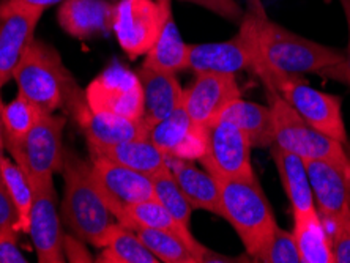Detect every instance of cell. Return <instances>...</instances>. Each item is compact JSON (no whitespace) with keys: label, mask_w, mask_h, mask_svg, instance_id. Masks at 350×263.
<instances>
[{"label":"cell","mask_w":350,"mask_h":263,"mask_svg":"<svg viewBox=\"0 0 350 263\" xmlns=\"http://www.w3.org/2000/svg\"><path fill=\"white\" fill-rule=\"evenodd\" d=\"M60 174L65 182L62 200V219L65 225L84 243L105 247L109 230L117 224V219L96 186L90 161L65 147Z\"/></svg>","instance_id":"1"},{"label":"cell","mask_w":350,"mask_h":263,"mask_svg":"<svg viewBox=\"0 0 350 263\" xmlns=\"http://www.w3.org/2000/svg\"><path fill=\"white\" fill-rule=\"evenodd\" d=\"M13 79L19 94L38 106L43 113L65 111L70 115L87 101L85 92L65 66L59 51L41 40L30 43Z\"/></svg>","instance_id":"2"},{"label":"cell","mask_w":350,"mask_h":263,"mask_svg":"<svg viewBox=\"0 0 350 263\" xmlns=\"http://www.w3.org/2000/svg\"><path fill=\"white\" fill-rule=\"evenodd\" d=\"M342 59V51L293 33L264 14L257 35V59L251 71L282 76L321 74Z\"/></svg>","instance_id":"3"},{"label":"cell","mask_w":350,"mask_h":263,"mask_svg":"<svg viewBox=\"0 0 350 263\" xmlns=\"http://www.w3.org/2000/svg\"><path fill=\"white\" fill-rule=\"evenodd\" d=\"M219 188L221 218L234 227L254 259L278 227L269 199L256 177L219 180Z\"/></svg>","instance_id":"4"},{"label":"cell","mask_w":350,"mask_h":263,"mask_svg":"<svg viewBox=\"0 0 350 263\" xmlns=\"http://www.w3.org/2000/svg\"><path fill=\"white\" fill-rule=\"evenodd\" d=\"M265 92L275 131L273 146L295 153L303 159L334 164L350 178V159L344 150V143L311 128L271 87L265 85Z\"/></svg>","instance_id":"5"},{"label":"cell","mask_w":350,"mask_h":263,"mask_svg":"<svg viewBox=\"0 0 350 263\" xmlns=\"http://www.w3.org/2000/svg\"><path fill=\"white\" fill-rule=\"evenodd\" d=\"M265 12L260 0H250V10L243 14L239 33L218 43L188 44V70L200 73L237 74L253 70L257 59L259 23Z\"/></svg>","instance_id":"6"},{"label":"cell","mask_w":350,"mask_h":263,"mask_svg":"<svg viewBox=\"0 0 350 263\" xmlns=\"http://www.w3.org/2000/svg\"><path fill=\"white\" fill-rule=\"evenodd\" d=\"M257 76L260 77L264 85L276 90L282 96V100L298 113V117L314 130L336 139L341 143L347 142L341 100L338 96L314 89L308 85V82L301 81L300 76L273 73H259Z\"/></svg>","instance_id":"7"},{"label":"cell","mask_w":350,"mask_h":263,"mask_svg":"<svg viewBox=\"0 0 350 263\" xmlns=\"http://www.w3.org/2000/svg\"><path fill=\"white\" fill-rule=\"evenodd\" d=\"M65 118L55 113H43L25 136L13 159L27 175L33 191L54 186V175L64 164Z\"/></svg>","instance_id":"8"},{"label":"cell","mask_w":350,"mask_h":263,"mask_svg":"<svg viewBox=\"0 0 350 263\" xmlns=\"http://www.w3.org/2000/svg\"><path fill=\"white\" fill-rule=\"evenodd\" d=\"M169 14L171 0H120L116 5L112 30L130 59L146 55L153 48Z\"/></svg>","instance_id":"9"},{"label":"cell","mask_w":350,"mask_h":263,"mask_svg":"<svg viewBox=\"0 0 350 263\" xmlns=\"http://www.w3.org/2000/svg\"><path fill=\"white\" fill-rule=\"evenodd\" d=\"M85 100L98 113L141 120L144 117V90L141 79L120 64L111 65L87 85Z\"/></svg>","instance_id":"10"},{"label":"cell","mask_w":350,"mask_h":263,"mask_svg":"<svg viewBox=\"0 0 350 263\" xmlns=\"http://www.w3.org/2000/svg\"><path fill=\"white\" fill-rule=\"evenodd\" d=\"M251 142L232 122L218 120L207 128V146L200 156L204 169L218 180L256 177L251 164Z\"/></svg>","instance_id":"11"},{"label":"cell","mask_w":350,"mask_h":263,"mask_svg":"<svg viewBox=\"0 0 350 263\" xmlns=\"http://www.w3.org/2000/svg\"><path fill=\"white\" fill-rule=\"evenodd\" d=\"M90 164L96 186L116 218L133 204L155 199L148 175L96 154H90Z\"/></svg>","instance_id":"12"},{"label":"cell","mask_w":350,"mask_h":263,"mask_svg":"<svg viewBox=\"0 0 350 263\" xmlns=\"http://www.w3.org/2000/svg\"><path fill=\"white\" fill-rule=\"evenodd\" d=\"M43 8L29 5H0V90L13 79L21 60L35 40Z\"/></svg>","instance_id":"13"},{"label":"cell","mask_w":350,"mask_h":263,"mask_svg":"<svg viewBox=\"0 0 350 263\" xmlns=\"http://www.w3.org/2000/svg\"><path fill=\"white\" fill-rule=\"evenodd\" d=\"M239 98L241 92L235 74L200 73L193 85L183 92L182 106L194 123L210 128Z\"/></svg>","instance_id":"14"},{"label":"cell","mask_w":350,"mask_h":263,"mask_svg":"<svg viewBox=\"0 0 350 263\" xmlns=\"http://www.w3.org/2000/svg\"><path fill=\"white\" fill-rule=\"evenodd\" d=\"M40 263L66 262L64 251L65 235L62 232L54 186L33 191L29 232Z\"/></svg>","instance_id":"15"},{"label":"cell","mask_w":350,"mask_h":263,"mask_svg":"<svg viewBox=\"0 0 350 263\" xmlns=\"http://www.w3.org/2000/svg\"><path fill=\"white\" fill-rule=\"evenodd\" d=\"M148 139L167 158L196 161L200 159L207 146V128L191 120L183 106L150 128Z\"/></svg>","instance_id":"16"},{"label":"cell","mask_w":350,"mask_h":263,"mask_svg":"<svg viewBox=\"0 0 350 263\" xmlns=\"http://www.w3.org/2000/svg\"><path fill=\"white\" fill-rule=\"evenodd\" d=\"M314 204L328 229L350 210V178L334 164L305 159Z\"/></svg>","instance_id":"17"},{"label":"cell","mask_w":350,"mask_h":263,"mask_svg":"<svg viewBox=\"0 0 350 263\" xmlns=\"http://www.w3.org/2000/svg\"><path fill=\"white\" fill-rule=\"evenodd\" d=\"M70 117L85 134L89 147H107L135 141V139H144L148 137V133H150V128L147 126L144 118L131 120V118L112 115V113H98L90 109L87 101L76 107Z\"/></svg>","instance_id":"18"},{"label":"cell","mask_w":350,"mask_h":263,"mask_svg":"<svg viewBox=\"0 0 350 263\" xmlns=\"http://www.w3.org/2000/svg\"><path fill=\"white\" fill-rule=\"evenodd\" d=\"M114 12L116 5L106 0H64L57 19L66 33L85 40L109 33L114 27Z\"/></svg>","instance_id":"19"},{"label":"cell","mask_w":350,"mask_h":263,"mask_svg":"<svg viewBox=\"0 0 350 263\" xmlns=\"http://www.w3.org/2000/svg\"><path fill=\"white\" fill-rule=\"evenodd\" d=\"M144 90V122L148 128L171 115L183 105V89L177 76L141 66L137 71Z\"/></svg>","instance_id":"20"},{"label":"cell","mask_w":350,"mask_h":263,"mask_svg":"<svg viewBox=\"0 0 350 263\" xmlns=\"http://www.w3.org/2000/svg\"><path fill=\"white\" fill-rule=\"evenodd\" d=\"M169 169L185 197L194 210H205L221 216L219 180L205 169L196 167L193 161L167 158Z\"/></svg>","instance_id":"21"},{"label":"cell","mask_w":350,"mask_h":263,"mask_svg":"<svg viewBox=\"0 0 350 263\" xmlns=\"http://www.w3.org/2000/svg\"><path fill=\"white\" fill-rule=\"evenodd\" d=\"M90 154L105 156L122 166L137 170L148 177L164 172L169 169L167 156L148 137L135 139L107 147H89Z\"/></svg>","instance_id":"22"},{"label":"cell","mask_w":350,"mask_h":263,"mask_svg":"<svg viewBox=\"0 0 350 263\" xmlns=\"http://www.w3.org/2000/svg\"><path fill=\"white\" fill-rule=\"evenodd\" d=\"M271 154L273 159H275L278 174H280L282 189H284L287 199H289L292 213L316 210L305 159L295 153L282 150L276 146H273Z\"/></svg>","instance_id":"23"},{"label":"cell","mask_w":350,"mask_h":263,"mask_svg":"<svg viewBox=\"0 0 350 263\" xmlns=\"http://www.w3.org/2000/svg\"><path fill=\"white\" fill-rule=\"evenodd\" d=\"M292 235L301 263H334L332 240L317 208L293 213Z\"/></svg>","instance_id":"24"},{"label":"cell","mask_w":350,"mask_h":263,"mask_svg":"<svg viewBox=\"0 0 350 263\" xmlns=\"http://www.w3.org/2000/svg\"><path fill=\"white\" fill-rule=\"evenodd\" d=\"M135 234L164 263H202L210 251L199 241H189L169 230L135 229Z\"/></svg>","instance_id":"25"},{"label":"cell","mask_w":350,"mask_h":263,"mask_svg":"<svg viewBox=\"0 0 350 263\" xmlns=\"http://www.w3.org/2000/svg\"><path fill=\"white\" fill-rule=\"evenodd\" d=\"M219 120L232 122L239 126L248 136L253 148H267L275 143L273 117L269 106L243 101L239 98L224 111Z\"/></svg>","instance_id":"26"},{"label":"cell","mask_w":350,"mask_h":263,"mask_svg":"<svg viewBox=\"0 0 350 263\" xmlns=\"http://www.w3.org/2000/svg\"><path fill=\"white\" fill-rule=\"evenodd\" d=\"M142 65L172 74L188 70V44L180 35L178 25L172 14L167 16L157 43L146 54Z\"/></svg>","instance_id":"27"},{"label":"cell","mask_w":350,"mask_h":263,"mask_svg":"<svg viewBox=\"0 0 350 263\" xmlns=\"http://www.w3.org/2000/svg\"><path fill=\"white\" fill-rule=\"evenodd\" d=\"M117 223L135 229H158L174 232L189 241H198L191 234V229L182 223H178L169 211L158 202L157 199H148L144 202L133 204L117 216Z\"/></svg>","instance_id":"28"},{"label":"cell","mask_w":350,"mask_h":263,"mask_svg":"<svg viewBox=\"0 0 350 263\" xmlns=\"http://www.w3.org/2000/svg\"><path fill=\"white\" fill-rule=\"evenodd\" d=\"M100 263H158L153 252L142 243V240L122 224H114L107 235L105 247H101Z\"/></svg>","instance_id":"29"},{"label":"cell","mask_w":350,"mask_h":263,"mask_svg":"<svg viewBox=\"0 0 350 263\" xmlns=\"http://www.w3.org/2000/svg\"><path fill=\"white\" fill-rule=\"evenodd\" d=\"M43 115L38 106L27 100L24 95H18L12 102L3 105V130H5V147L12 154V158L18 153L21 143L30 130L37 125V122Z\"/></svg>","instance_id":"30"},{"label":"cell","mask_w":350,"mask_h":263,"mask_svg":"<svg viewBox=\"0 0 350 263\" xmlns=\"http://www.w3.org/2000/svg\"><path fill=\"white\" fill-rule=\"evenodd\" d=\"M0 177L3 178L5 186L8 189L10 197H12L14 207L19 214L18 232H29L30 210L33 204V188L30 184L27 175L14 159L2 158L0 159Z\"/></svg>","instance_id":"31"},{"label":"cell","mask_w":350,"mask_h":263,"mask_svg":"<svg viewBox=\"0 0 350 263\" xmlns=\"http://www.w3.org/2000/svg\"><path fill=\"white\" fill-rule=\"evenodd\" d=\"M153 180V193L155 199L159 204L171 213L178 223L189 227L191 225V214L193 207L185 197L183 191L180 189L178 183L175 182L171 169L164 170V172L152 177Z\"/></svg>","instance_id":"32"},{"label":"cell","mask_w":350,"mask_h":263,"mask_svg":"<svg viewBox=\"0 0 350 263\" xmlns=\"http://www.w3.org/2000/svg\"><path fill=\"white\" fill-rule=\"evenodd\" d=\"M253 260L262 263H301L292 232L281 229L280 225L273 230L271 236Z\"/></svg>","instance_id":"33"},{"label":"cell","mask_w":350,"mask_h":263,"mask_svg":"<svg viewBox=\"0 0 350 263\" xmlns=\"http://www.w3.org/2000/svg\"><path fill=\"white\" fill-rule=\"evenodd\" d=\"M328 236L334 263H350V210L328 229Z\"/></svg>","instance_id":"34"},{"label":"cell","mask_w":350,"mask_h":263,"mask_svg":"<svg viewBox=\"0 0 350 263\" xmlns=\"http://www.w3.org/2000/svg\"><path fill=\"white\" fill-rule=\"evenodd\" d=\"M341 7L344 10V14H346L347 20V29H349V43H347V51L344 53V59L338 61L336 65H332L325 68L321 73V76L328 77V79L338 81L341 84H346L350 87V0H339Z\"/></svg>","instance_id":"35"},{"label":"cell","mask_w":350,"mask_h":263,"mask_svg":"<svg viewBox=\"0 0 350 263\" xmlns=\"http://www.w3.org/2000/svg\"><path fill=\"white\" fill-rule=\"evenodd\" d=\"M182 2H191L199 5L208 12H212L218 16L230 20V23H241L243 18V10L237 0H182Z\"/></svg>","instance_id":"36"},{"label":"cell","mask_w":350,"mask_h":263,"mask_svg":"<svg viewBox=\"0 0 350 263\" xmlns=\"http://www.w3.org/2000/svg\"><path fill=\"white\" fill-rule=\"evenodd\" d=\"M27 257L19 251L18 232L13 229L0 230V263H27Z\"/></svg>","instance_id":"37"},{"label":"cell","mask_w":350,"mask_h":263,"mask_svg":"<svg viewBox=\"0 0 350 263\" xmlns=\"http://www.w3.org/2000/svg\"><path fill=\"white\" fill-rule=\"evenodd\" d=\"M19 214L14 207L12 197H10L8 189L5 186L3 178L0 177V230L13 229L18 232Z\"/></svg>","instance_id":"38"},{"label":"cell","mask_w":350,"mask_h":263,"mask_svg":"<svg viewBox=\"0 0 350 263\" xmlns=\"http://www.w3.org/2000/svg\"><path fill=\"white\" fill-rule=\"evenodd\" d=\"M84 241L79 240L78 236L65 235L64 240V251L66 260L70 262H94L90 252L84 247Z\"/></svg>","instance_id":"39"},{"label":"cell","mask_w":350,"mask_h":263,"mask_svg":"<svg viewBox=\"0 0 350 263\" xmlns=\"http://www.w3.org/2000/svg\"><path fill=\"white\" fill-rule=\"evenodd\" d=\"M62 2H64V0H0V5L21 3V5H29V7L46 10L48 7H51V5L62 3Z\"/></svg>","instance_id":"40"},{"label":"cell","mask_w":350,"mask_h":263,"mask_svg":"<svg viewBox=\"0 0 350 263\" xmlns=\"http://www.w3.org/2000/svg\"><path fill=\"white\" fill-rule=\"evenodd\" d=\"M2 111H3V102L2 98H0V159H2L5 154V130H3V117H2Z\"/></svg>","instance_id":"41"}]
</instances>
